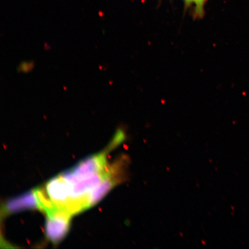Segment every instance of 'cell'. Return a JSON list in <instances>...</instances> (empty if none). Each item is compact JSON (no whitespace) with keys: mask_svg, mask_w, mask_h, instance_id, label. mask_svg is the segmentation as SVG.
Returning a JSON list of instances; mask_svg holds the SVG:
<instances>
[{"mask_svg":"<svg viewBox=\"0 0 249 249\" xmlns=\"http://www.w3.org/2000/svg\"><path fill=\"white\" fill-rule=\"evenodd\" d=\"M129 164V158L124 155L110 166H108L107 176L89 195L88 208L97 204L115 186L126 180Z\"/></svg>","mask_w":249,"mask_h":249,"instance_id":"cell-1","label":"cell"},{"mask_svg":"<svg viewBox=\"0 0 249 249\" xmlns=\"http://www.w3.org/2000/svg\"><path fill=\"white\" fill-rule=\"evenodd\" d=\"M46 234L53 244L57 245L67 235L69 231L71 214L65 209L57 208L47 214Z\"/></svg>","mask_w":249,"mask_h":249,"instance_id":"cell-2","label":"cell"},{"mask_svg":"<svg viewBox=\"0 0 249 249\" xmlns=\"http://www.w3.org/2000/svg\"><path fill=\"white\" fill-rule=\"evenodd\" d=\"M108 148L98 154L85 159L71 169L77 179H82L93 174L100 173L107 168V154Z\"/></svg>","mask_w":249,"mask_h":249,"instance_id":"cell-3","label":"cell"},{"mask_svg":"<svg viewBox=\"0 0 249 249\" xmlns=\"http://www.w3.org/2000/svg\"><path fill=\"white\" fill-rule=\"evenodd\" d=\"M2 209L4 215L27 210L42 211L35 190L26 193L5 202Z\"/></svg>","mask_w":249,"mask_h":249,"instance_id":"cell-4","label":"cell"},{"mask_svg":"<svg viewBox=\"0 0 249 249\" xmlns=\"http://www.w3.org/2000/svg\"><path fill=\"white\" fill-rule=\"evenodd\" d=\"M45 189L55 206L65 210V206L71 198L69 188L61 176L50 180L47 182Z\"/></svg>","mask_w":249,"mask_h":249,"instance_id":"cell-5","label":"cell"},{"mask_svg":"<svg viewBox=\"0 0 249 249\" xmlns=\"http://www.w3.org/2000/svg\"><path fill=\"white\" fill-rule=\"evenodd\" d=\"M205 0H195V15L196 17L201 18L204 14V5Z\"/></svg>","mask_w":249,"mask_h":249,"instance_id":"cell-6","label":"cell"},{"mask_svg":"<svg viewBox=\"0 0 249 249\" xmlns=\"http://www.w3.org/2000/svg\"><path fill=\"white\" fill-rule=\"evenodd\" d=\"M34 66L32 61H23L18 65V70L20 72L27 73L32 71Z\"/></svg>","mask_w":249,"mask_h":249,"instance_id":"cell-7","label":"cell"},{"mask_svg":"<svg viewBox=\"0 0 249 249\" xmlns=\"http://www.w3.org/2000/svg\"><path fill=\"white\" fill-rule=\"evenodd\" d=\"M187 4H191V2H190V0H185Z\"/></svg>","mask_w":249,"mask_h":249,"instance_id":"cell-8","label":"cell"}]
</instances>
